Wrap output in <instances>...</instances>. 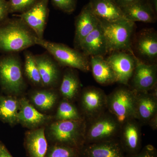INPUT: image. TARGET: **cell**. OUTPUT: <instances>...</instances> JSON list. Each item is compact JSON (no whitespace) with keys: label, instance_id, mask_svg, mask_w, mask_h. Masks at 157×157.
Here are the masks:
<instances>
[{"label":"cell","instance_id":"cell-32","mask_svg":"<svg viewBox=\"0 0 157 157\" xmlns=\"http://www.w3.org/2000/svg\"><path fill=\"white\" fill-rule=\"evenodd\" d=\"M9 2L6 0H0V25L9 19Z\"/></svg>","mask_w":157,"mask_h":157},{"label":"cell","instance_id":"cell-21","mask_svg":"<svg viewBox=\"0 0 157 157\" xmlns=\"http://www.w3.org/2000/svg\"><path fill=\"white\" fill-rule=\"evenodd\" d=\"M123 148L130 153L137 152L141 140L140 124L135 119L128 121L122 125L119 136Z\"/></svg>","mask_w":157,"mask_h":157},{"label":"cell","instance_id":"cell-12","mask_svg":"<svg viewBox=\"0 0 157 157\" xmlns=\"http://www.w3.org/2000/svg\"><path fill=\"white\" fill-rule=\"evenodd\" d=\"M157 82V63H146L137 60L128 86L136 92H148L156 87Z\"/></svg>","mask_w":157,"mask_h":157},{"label":"cell","instance_id":"cell-26","mask_svg":"<svg viewBox=\"0 0 157 157\" xmlns=\"http://www.w3.org/2000/svg\"><path fill=\"white\" fill-rule=\"evenodd\" d=\"M57 95L50 90H42L36 92L31 97L34 105L42 110L51 109L56 104Z\"/></svg>","mask_w":157,"mask_h":157},{"label":"cell","instance_id":"cell-13","mask_svg":"<svg viewBox=\"0 0 157 157\" xmlns=\"http://www.w3.org/2000/svg\"><path fill=\"white\" fill-rule=\"evenodd\" d=\"M107 95L103 90L94 86L85 88L82 92L80 104L87 120L98 116L107 110Z\"/></svg>","mask_w":157,"mask_h":157},{"label":"cell","instance_id":"cell-34","mask_svg":"<svg viewBox=\"0 0 157 157\" xmlns=\"http://www.w3.org/2000/svg\"><path fill=\"white\" fill-rule=\"evenodd\" d=\"M137 1L138 0H115L116 2L121 8L131 5Z\"/></svg>","mask_w":157,"mask_h":157},{"label":"cell","instance_id":"cell-9","mask_svg":"<svg viewBox=\"0 0 157 157\" xmlns=\"http://www.w3.org/2000/svg\"><path fill=\"white\" fill-rule=\"evenodd\" d=\"M157 87L152 93L136 92L135 119L140 124H149L153 129L157 126Z\"/></svg>","mask_w":157,"mask_h":157},{"label":"cell","instance_id":"cell-15","mask_svg":"<svg viewBox=\"0 0 157 157\" xmlns=\"http://www.w3.org/2000/svg\"><path fill=\"white\" fill-rule=\"evenodd\" d=\"M100 21L92 11L88 3L83 6L75 17V48L79 49L82 41L97 27Z\"/></svg>","mask_w":157,"mask_h":157},{"label":"cell","instance_id":"cell-29","mask_svg":"<svg viewBox=\"0 0 157 157\" xmlns=\"http://www.w3.org/2000/svg\"><path fill=\"white\" fill-rule=\"evenodd\" d=\"M76 148L67 145L55 144L48 148L45 157H76Z\"/></svg>","mask_w":157,"mask_h":157},{"label":"cell","instance_id":"cell-22","mask_svg":"<svg viewBox=\"0 0 157 157\" xmlns=\"http://www.w3.org/2000/svg\"><path fill=\"white\" fill-rule=\"evenodd\" d=\"M25 144L29 157H45L48 148L44 128L26 132Z\"/></svg>","mask_w":157,"mask_h":157},{"label":"cell","instance_id":"cell-31","mask_svg":"<svg viewBox=\"0 0 157 157\" xmlns=\"http://www.w3.org/2000/svg\"><path fill=\"white\" fill-rule=\"evenodd\" d=\"M56 9L67 14H72L76 10V0H51Z\"/></svg>","mask_w":157,"mask_h":157},{"label":"cell","instance_id":"cell-20","mask_svg":"<svg viewBox=\"0 0 157 157\" xmlns=\"http://www.w3.org/2000/svg\"><path fill=\"white\" fill-rule=\"evenodd\" d=\"M88 4L99 19L113 21L125 18L115 0H90Z\"/></svg>","mask_w":157,"mask_h":157},{"label":"cell","instance_id":"cell-4","mask_svg":"<svg viewBox=\"0 0 157 157\" xmlns=\"http://www.w3.org/2000/svg\"><path fill=\"white\" fill-rule=\"evenodd\" d=\"M136 95V91L124 86L117 88L107 95V110L121 126L128 121L135 119Z\"/></svg>","mask_w":157,"mask_h":157},{"label":"cell","instance_id":"cell-25","mask_svg":"<svg viewBox=\"0 0 157 157\" xmlns=\"http://www.w3.org/2000/svg\"><path fill=\"white\" fill-rule=\"evenodd\" d=\"M20 108L19 100L10 96L0 97V118L13 124L17 122Z\"/></svg>","mask_w":157,"mask_h":157},{"label":"cell","instance_id":"cell-16","mask_svg":"<svg viewBox=\"0 0 157 157\" xmlns=\"http://www.w3.org/2000/svg\"><path fill=\"white\" fill-rule=\"evenodd\" d=\"M34 57L39 69L42 86L48 87L55 86L59 78L58 64L48 53L34 55Z\"/></svg>","mask_w":157,"mask_h":157},{"label":"cell","instance_id":"cell-30","mask_svg":"<svg viewBox=\"0 0 157 157\" xmlns=\"http://www.w3.org/2000/svg\"><path fill=\"white\" fill-rule=\"evenodd\" d=\"M38 0H9L10 14L25 12L33 7Z\"/></svg>","mask_w":157,"mask_h":157},{"label":"cell","instance_id":"cell-36","mask_svg":"<svg viewBox=\"0 0 157 157\" xmlns=\"http://www.w3.org/2000/svg\"><path fill=\"white\" fill-rule=\"evenodd\" d=\"M154 11L157 14V0H147Z\"/></svg>","mask_w":157,"mask_h":157},{"label":"cell","instance_id":"cell-19","mask_svg":"<svg viewBox=\"0 0 157 157\" xmlns=\"http://www.w3.org/2000/svg\"><path fill=\"white\" fill-rule=\"evenodd\" d=\"M17 122L29 128H38L50 119V117L39 112L25 98L19 100Z\"/></svg>","mask_w":157,"mask_h":157},{"label":"cell","instance_id":"cell-2","mask_svg":"<svg viewBox=\"0 0 157 157\" xmlns=\"http://www.w3.org/2000/svg\"><path fill=\"white\" fill-rule=\"evenodd\" d=\"M99 20L107 40L109 53L126 51L133 53L132 45L136 33L135 22L126 18L113 21Z\"/></svg>","mask_w":157,"mask_h":157},{"label":"cell","instance_id":"cell-7","mask_svg":"<svg viewBox=\"0 0 157 157\" xmlns=\"http://www.w3.org/2000/svg\"><path fill=\"white\" fill-rule=\"evenodd\" d=\"M0 83L13 94H19L24 88L22 63L17 53L6 54L0 57Z\"/></svg>","mask_w":157,"mask_h":157},{"label":"cell","instance_id":"cell-11","mask_svg":"<svg viewBox=\"0 0 157 157\" xmlns=\"http://www.w3.org/2000/svg\"><path fill=\"white\" fill-rule=\"evenodd\" d=\"M49 0H38L27 11L14 15L22 19L39 39H43L49 15Z\"/></svg>","mask_w":157,"mask_h":157},{"label":"cell","instance_id":"cell-14","mask_svg":"<svg viewBox=\"0 0 157 157\" xmlns=\"http://www.w3.org/2000/svg\"><path fill=\"white\" fill-rule=\"evenodd\" d=\"M78 50L88 57H104L109 53L107 40L100 22L97 27L82 41Z\"/></svg>","mask_w":157,"mask_h":157},{"label":"cell","instance_id":"cell-10","mask_svg":"<svg viewBox=\"0 0 157 157\" xmlns=\"http://www.w3.org/2000/svg\"><path fill=\"white\" fill-rule=\"evenodd\" d=\"M106 60L114 73L116 82L128 86L138 60L134 54L126 51L114 52Z\"/></svg>","mask_w":157,"mask_h":157},{"label":"cell","instance_id":"cell-33","mask_svg":"<svg viewBox=\"0 0 157 157\" xmlns=\"http://www.w3.org/2000/svg\"><path fill=\"white\" fill-rule=\"evenodd\" d=\"M134 157H156L155 150L152 145H147Z\"/></svg>","mask_w":157,"mask_h":157},{"label":"cell","instance_id":"cell-27","mask_svg":"<svg viewBox=\"0 0 157 157\" xmlns=\"http://www.w3.org/2000/svg\"><path fill=\"white\" fill-rule=\"evenodd\" d=\"M24 54L25 58L24 71L26 77L31 83L35 85L43 86L34 55L29 51H26Z\"/></svg>","mask_w":157,"mask_h":157},{"label":"cell","instance_id":"cell-3","mask_svg":"<svg viewBox=\"0 0 157 157\" xmlns=\"http://www.w3.org/2000/svg\"><path fill=\"white\" fill-rule=\"evenodd\" d=\"M35 43L46 49L59 66L84 72L90 70L89 57L78 49L70 48L62 43L52 42L37 37Z\"/></svg>","mask_w":157,"mask_h":157},{"label":"cell","instance_id":"cell-6","mask_svg":"<svg viewBox=\"0 0 157 157\" xmlns=\"http://www.w3.org/2000/svg\"><path fill=\"white\" fill-rule=\"evenodd\" d=\"M86 120L56 121L49 127L51 139L55 144L76 148L84 143Z\"/></svg>","mask_w":157,"mask_h":157},{"label":"cell","instance_id":"cell-1","mask_svg":"<svg viewBox=\"0 0 157 157\" xmlns=\"http://www.w3.org/2000/svg\"><path fill=\"white\" fill-rule=\"evenodd\" d=\"M37 37L20 17L9 18L0 25V52L18 53L36 45Z\"/></svg>","mask_w":157,"mask_h":157},{"label":"cell","instance_id":"cell-17","mask_svg":"<svg viewBox=\"0 0 157 157\" xmlns=\"http://www.w3.org/2000/svg\"><path fill=\"white\" fill-rule=\"evenodd\" d=\"M121 9L126 19L130 21L148 23H154L157 21V14L147 0H138Z\"/></svg>","mask_w":157,"mask_h":157},{"label":"cell","instance_id":"cell-18","mask_svg":"<svg viewBox=\"0 0 157 157\" xmlns=\"http://www.w3.org/2000/svg\"><path fill=\"white\" fill-rule=\"evenodd\" d=\"M124 149L116 139L87 144L83 149L86 157H125Z\"/></svg>","mask_w":157,"mask_h":157},{"label":"cell","instance_id":"cell-5","mask_svg":"<svg viewBox=\"0 0 157 157\" xmlns=\"http://www.w3.org/2000/svg\"><path fill=\"white\" fill-rule=\"evenodd\" d=\"M87 121L84 134L87 144L113 140L119 136L121 126L107 110Z\"/></svg>","mask_w":157,"mask_h":157},{"label":"cell","instance_id":"cell-23","mask_svg":"<svg viewBox=\"0 0 157 157\" xmlns=\"http://www.w3.org/2000/svg\"><path fill=\"white\" fill-rule=\"evenodd\" d=\"M90 64L95 81L101 85H109L116 82L112 68L104 57H90Z\"/></svg>","mask_w":157,"mask_h":157},{"label":"cell","instance_id":"cell-35","mask_svg":"<svg viewBox=\"0 0 157 157\" xmlns=\"http://www.w3.org/2000/svg\"><path fill=\"white\" fill-rule=\"evenodd\" d=\"M0 157H13L4 146L0 145Z\"/></svg>","mask_w":157,"mask_h":157},{"label":"cell","instance_id":"cell-8","mask_svg":"<svg viewBox=\"0 0 157 157\" xmlns=\"http://www.w3.org/2000/svg\"><path fill=\"white\" fill-rule=\"evenodd\" d=\"M132 50L138 60L148 64L157 63V33L153 29H144L135 33Z\"/></svg>","mask_w":157,"mask_h":157},{"label":"cell","instance_id":"cell-24","mask_svg":"<svg viewBox=\"0 0 157 157\" xmlns=\"http://www.w3.org/2000/svg\"><path fill=\"white\" fill-rule=\"evenodd\" d=\"M81 84L77 74L72 68L65 71L60 86L59 91L65 100L71 101L78 96Z\"/></svg>","mask_w":157,"mask_h":157},{"label":"cell","instance_id":"cell-28","mask_svg":"<svg viewBox=\"0 0 157 157\" xmlns=\"http://www.w3.org/2000/svg\"><path fill=\"white\" fill-rule=\"evenodd\" d=\"M55 118L56 121H78L84 119L77 108L70 101L65 100L61 102L57 110Z\"/></svg>","mask_w":157,"mask_h":157}]
</instances>
